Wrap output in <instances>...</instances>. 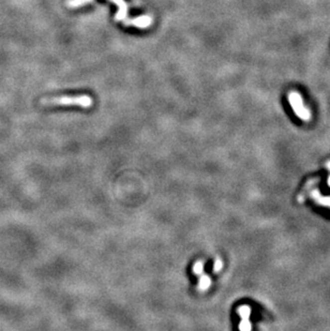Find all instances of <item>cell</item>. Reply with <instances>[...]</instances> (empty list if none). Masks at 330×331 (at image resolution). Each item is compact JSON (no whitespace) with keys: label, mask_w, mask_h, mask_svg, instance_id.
I'll return each instance as SVG.
<instances>
[{"label":"cell","mask_w":330,"mask_h":331,"mask_svg":"<svg viewBox=\"0 0 330 331\" xmlns=\"http://www.w3.org/2000/svg\"><path fill=\"white\" fill-rule=\"evenodd\" d=\"M42 105L45 107H52V105H76L83 109H89L93 107V99L87 95L76 96V97H53V98H43L41 99Z\"/></svg>","instance_id":"cell-1"},{"label":"cell","mask_w":330,"mask_h":331,"mask_svg":"<svg viewBox=\"0 0 330 331\" xmlns=\"http://www.w3.org/2000/svg\"><path fill=\"white\" fill-rule=\"evenodd\" d=\"M287 100L291 105L292 110H294L296 116L304 121H310L311 120V111L306 107L304 102V99L301 95L296 90H291L289 95H287Z\"/></svg>","instance_id":"cell-2"},{"label":"cell","mask_w":330,"mask_h":331,"mask_svg":"<svg viewBox=\"0 0 330 331\" xmlns=\"http://www.w3.org/2000/svg\"><path fill=\"white\" fill-rule=\"evenodd\" d=\"M238 314H239L241 322L239 325L240 331H251V322H250V315H251V308L249 306H241L238 308Z\"/></svg>","instance_id":"cell-3"},{"label":"cell","mask_w":330,"mask_h":331,"mask_svg":"<svg viewBox=\"0 0 330 331\" xmlns=\"http://www.w3.org/2000/svg\"><path fill=\"white\" fill-rule=\"evenodd\" d=\"M152 24V17L150 15H142L135 18L124 19L125 26H134L137 28H147Z\"/></svg>","instance_id":"cell-4"},{"label":"cell","mask_w":330,"mask_h":331,"mask_svg":"<svg viewBox=\"0 0 330 331\" xmlns=\"http://www.w3.org/2000/svg\"><path fill=\"white\" fill-rule=\"evenodd\" d=\"M110 1L117 4V6H118V12L115 15L116 22H121V20H124L125 17H127V15H128L127 2H125L124 0H110Z\"/></svg>","instance_id":"cell-5"},{"label":"cell","mask_w":330,"mask_h":331,"mask_svg":"<svg viewBox=\"0 0 330 331\" xmlns=\"http://www.w3.org/2000/svg\"><path fill=\"white\" fill-rule=\"evenodd\" d=\"M212 285V279H210L209 276L207 274H201V279H200V283H199V287L201 291H206L209 288V286Z\"/></svg>","instance_id":"cell-6"},{"label":"cell","mask_w":330,"mask_h":331,"mask_svg":"<svg viewBox=\"0 0 330 331\" xmlns=\"http://www.w3.org/2000/svg\"><path fill=\"white\" fill-rule=\"evenodd\" d=\"M93 1V0H68L67 1V4L69 8H80V6L84 5V4H86V3H89Z\"/></svg>","instance_id":"cell-7"},{"label":"cell","mask_w":330,"mask_h":331,"mask_svg":"<svg viewBox=\"0 0 330 331\" xmlns=\"http://www.w3.org/2000/svg\"><path fill=\"white\" fill-rule=\"evenodd\" d=\"M314 199L317 201L321 205H324V206H328L330 207V197H324V196H321L320 193L318 192H314Z\"/></svg>","instance_id":"cell-8"},{"label":"cell","mask_w":330,"mask_h":331,"mask_svg":"<svg viewBox=\"0 0 330 331\" xmlns=\"http://www.w3.org/2000/svg\"><path fill=\"white\" fill-rule=\"evenodd\" d=\"M204 270V264L203 262H196L195 265L193 266V272L196 276H201Z\"/></svg>","instance_id":"cell-9"},{"label":"cell","mask_w":330,"mask_h":331,"mask_svg":"<svg viewBox=\"0 0 330 331\" xmlns=\"http://www.w3.org/2000/svg\"><path fill=\"white\" fill-rule=\"evenodd\" d=\"M222 267H223V264L220 259H217L216 262H215V265H214V271L215 272H218V271H220L222 269Z\"/></svg>","instance_id":"cell-10"},{"label":"cell","mask_w":330,"mask_h":331,"mask_svg":"<svg viewBox=\"0 0 330 331\" xmlns=\"http://www.w3.org/2000/svg\"><path fill=\"white\" fill-rule=\"evenodd\" d=\"M327 167L330 170V162H328V163H327Z\"/></svg>","instance_id":"cell-11"},{"label":"cell","mask_w":330,"mask_h":331,"mask_svg":"<svg viewBox=\"0 0 330 331\" xmlns=\"http://www.w3.org/2000/svg\"><path fill=\"white\" fill-rule=\"evenodd\" d=\"M328 185H329V187H330V177H329V179H328Z\"/></svg>","instance_id":"cell-12"}]
</instances>
